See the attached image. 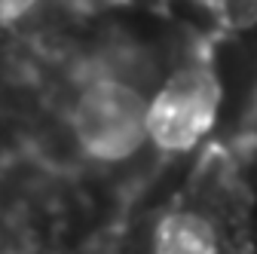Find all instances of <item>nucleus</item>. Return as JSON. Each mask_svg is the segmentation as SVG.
Here are the masks:
<instances>
[{
  "label": "nucleus",
  "mask_w": 257,
  "mask_h": 254,
  "mask_svg": "<svg viewBox=\"0 0 257 254\" xmlns=\"http://www.w3.org/2000/svg\"><path fill=\"white\" fill-rule=\"evenodd\" d=\"M71 132L86 156L122 163L147 144V95L122 80H92L71 107Z\"/></svg>",
  "instance_id": "1"
},
{
  "label": "nucleus",
  "mask_w": 257,
  "mask_h": 254,
  "mask_svg": "<svg viewBox=\"0 0 257 254\" xmlns=\"http://www.w3.org/2000/svg\"><path fill=\"white\" fill-rule=\"evenodd\" d=\"M220 80L208 65L190 61L147 98V144L163 153H187L217 122Z\"/></svg>",
  "instance_id": "2"
},
{
  "label": "nucleus",
  "mask_w": 257,
  "mask_h": 254,
  "mask_svg": "<svg viewBox=\"0 0 257 254\" xmlns=\"http://www.w3.org/2000/svg\"><path fill=\"white\" fill-rule=\"evenodd\" d=\"M153 254H220V239L202 211L175 208L156 224Z\"/></svg>",
  "instance_id": "3"
},
{
  "label": "nucleus",
  "mask_w": 257,
  "mask_h": 254,
  "mask_svg": "<svg viewBox=\"0 0 257 254\" xmlns=\"http://www.w3.org/2000/svg\"><path fill=\"white\" fill-rule=\"evenodd\" d=\"M211 10L220 25L233 31H248L257 25V0H211Z\"/></svg>",
  "instance_id": "4"
},
{
  "label": "nucleus",
  "mask_w": 257,
  "mask_h": 254,
  "mask_svg": "<svg viewBox=\"0 0 257 254\" xmlns=\"http://www.w3.org/2000/svg\"><path fill=\"white\" fill-rule=\"evenodd\" d=\"M40 4V0H0V25H16L22 22L25 16H31V10H34Z\"/></svg>",
  "instance_id": "5"
}]
</instances>
